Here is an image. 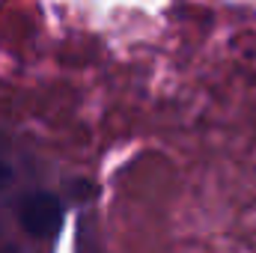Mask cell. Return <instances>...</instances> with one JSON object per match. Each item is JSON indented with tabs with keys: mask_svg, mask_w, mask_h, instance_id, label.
Instances as JSON below:
<instances>
[{
	"mask_svg": "<svg viewBox=\"0 0 256 253\" xmlns=\"http://www.w3.org/2000/svg\"><path fill=\"white\" fill-rule=\"evenodd\" d=\"M63 202L48 190H30L18 200V224L36 238H51L63 226Z\"/></svg>",
	"mask_w": 256,
	"mask_h": 253,
	"instance_id": "1",
	"label": "cell"
},
{
	"mask_svg": "<svg viewBox=\"0 0 256 253\" xmlns=\"http://www.w3.org/2000/svg\"><path fill=\"white\" fill-rule=\"evenodd\" d=\"M9 179H12V170L0 161V188H3V185H9Z\"/></svg>",
	"mask_w": 256,
	"mask_h": 253,
	"instance_id": "2",
	"label": "cell"
}]
</instances>
